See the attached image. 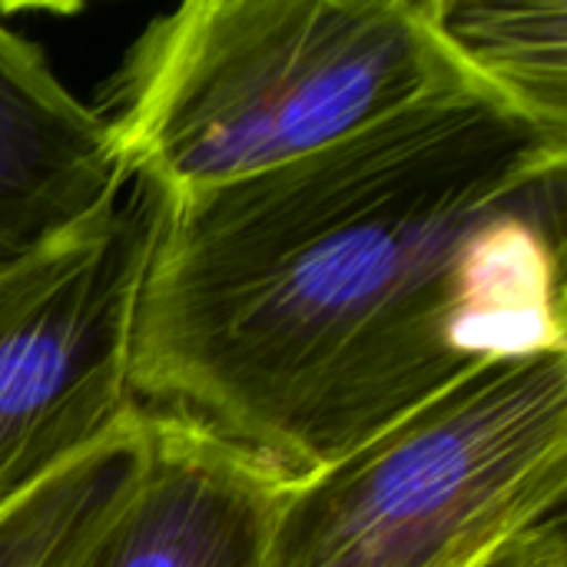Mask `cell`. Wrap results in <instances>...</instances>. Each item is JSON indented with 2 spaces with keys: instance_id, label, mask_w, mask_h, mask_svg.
<instances>
[{
  "instance_id": "obj_6",
  "label": "cell",
  "mask_w": 567,
  "mask_h": 567,
  "mask_svg": "<svg viewBox=\"0 0 567 567\" xmlns=\"http://www.w3.org/2000/svg\"><path fill=\"white\" fill-rule=\"evenodd\" d=\"M422 10L472 83L567 133L565 0H422Z\"/></svg>"
},
{
  "instance_id": "obj_3",
  "label": "cell",
  "mask_w": 567,
  "mask_h": 567,
  "mask_svg": "<svg viewBox=\"0 0 567 567\" xmlns=\"http://www.w3.org/2000/svg\"><path fill=\"white\" fill-rule=\"evenodd\" d=\"M555 512H567V352H538L482 365L286 475L269 567H478Z\"/></svg>"
},
{
  "instance_id": "obj_8",
  "label": "cell",
  "mask_w": 567,
  "mask_h": 567,
  "mask_svg": "<svg viewBox=\"0 0 567 567\" xmlns=\"http://www.w3.org/2000/svg\"><path fill=\"white\" fill-rule=\"evenodd\" d=\"M40 150L27 103L0 63V266L10 262L33 226Z\"/></svg>"
},
{
  "instance_id": "obj_4",
  "label": "cell",
  "mask_w": 567,
  "mask_h": 567,
  "mask_svg": "<svg viewBox=\"0 0 567 567\" xmlns=\"http://www.w3.org/2000/svg\"><path fill=\"white\" fill-rule=\"evenodd\" d=\"M163 193L126 176L90 213L0 266V508L143 409L136 319Z\"/></svg>"
},
{
  "instance_id": "obj_2",
  "label": "cell",
  "mask_w": 567,
  "mask_h": 567,
  "mask_svg": "<svg viewBox=\"0 0 567 567\" xmlns=\"http://www.w3.org/2000/svg\"><path fill=\"white\" fill-rule=\"evenodd\" d=\"M113 80L116 156L163 196L279 169L472 83L422 0H189Z\"/></svg>"
},
{
  "instance_id": "obj_1",
  "label": "cell",
  "mask_w": 567,
  "mask_h": 567,
  "mask_svg": "<svg viewBox=\"0 0 567 567\" xmlns=\"http://www.w3.org/2000/svg\"><path fill=\"white\" fill-rule=\"evenodd\" d=\"M163 199L133 392L286 475L482 365L567 352V133L478 83Z\"/></svg>"
},
{
  "instance_id": "obj_7",
  "label": "cell",
  "mask_w": 567,
  "mask_h": 567,
  "mask_svg": "<svg viewBox=\"0 0 567 567\" xmlns=\"http://www.w3.org/2000/svg\"><path fill=\"white\" fill-rule=\"evenodd\" d=\"M146 409L27 495L0 508V567H86L136 485Z\"/></svg>"
},
{
  "instance_id": "obj_5",
  "label": "cell",
  "mask_w": 567,
  "mask_h": 567,
  "mask_svg": "<svg viewBox=\"0 0 567 567\" xmlns=\"http://www.w3.org/2000/svg\"><path fill=\"white\" fill-rule=\"evenodd\" d=\"M143 409L136 485L86 567H269L286 472L183 412Z\"/></svg>"
},
{
  "instance_id": "obj_9",
  "label": "cell",
  "mask_w": 567,
  "mask_h": 567,
  "mask_svg": "<svg viewBox=\"0 0 567 567\" xmlns=\"http://www.w3.org/2000/svg\"><path fill=\"white\" fill-rule=\"evenodd\" d=\"M478 567H567V512L525 528Z\"/></svg>"
}]
</instances>
